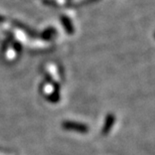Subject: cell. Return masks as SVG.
I'll return each mask as SVG.
<instances>
[{
	"mask_svg": "<svg viewBox=\"0 0 155 155\" xmlns=\"http://www.w3.org/2000/svg\"><path fill=\"white\" fill-rule=\"evenodd\" d=\"M115 123V117L113 114H108L106 117V120H105L103 129H102V134L103 135H107L109 132L111 131V128L113 127V125Z\"/></svg>",
	"mask_w": 155,
	"mask_h": 155,
	"instance_id": "6da1fadb",
	"label": "cell"
},
{
	"mask_svg": "<svg viewBox=\"0 0 155 155\" xmlns=\"http://www.w3.org/2000/svg\"><path fill=\"white\" fill-rule=\"evenodd\" d=\"M154 38H155V32H154Z\"/></svg>",
	"mask_w": 155,
	"mask_h": 155,
	"instance_id": "3957f363",
	"label": "cell"
},
{
	"mask_svg": "<svg viewBox=\"0 0 155 155\" xmlns=\"http://www.w3.org/2000/svg\"><path fill=\"white\" fill-rule=\"evenodd\" d=\"M64 126L66 128H68V129H72L74 131L81 132V133H86V132H88V127L86 126V125H83V124L67 123V124H65Z\"/></svg>",
	"mask_w": 155,
	"mask_h": 155,
	"instance_id": "7a4b0ae2",
	"label": "cell"
}]
</instances>
